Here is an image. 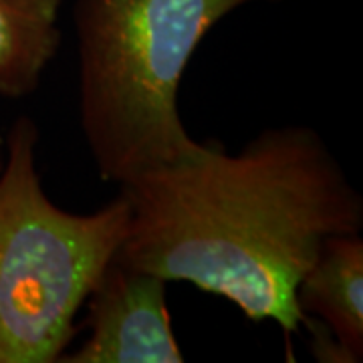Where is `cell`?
<instances>
[{
    "instance_id": "8992f818",
    "label": "cell",
    "mask_w": 363,
    "mask_h": 363,
    "mask_svg": "<svg viewBox=\"0 0 363 363\" xmlns=\"http://www.w3.org/2000/svg\"><path fill=\"white\" fill-rule=\"evenodd\" d=\"M63 0H0V97L35 95L61 49Z\"/></svg>"
},
{
    "instance_id": "7a4b0ae2",
    "label": "cell",
    "mask_w": 363,
    "mask_h": 363,
    "mask_svg": "<svg viewBox=\"0 0 363 363\" xmlns=\"http://www.w3.org/2000/svg\"><path fill=\"white\" fill-rule=\"evenodd\" d=\"M255 2L281 0H75L79 125L101 180L121 188L200 150L182 79L208 33Z\"/></svg>"
},
{
    "instance_id": "3957f363",
    "label": "cell",
    "mask_w": 363,
    "mask_h": 363,
    "mask_svg": "<svg viewBox=\"0 0 363 363\" xmlns=\"http://www.w3.org/2000/svg\"><path fill=\"white\" fill-rule=\"evenodd\" d=\"M39 140L37 121L16 117L0 160V363L61 362L130 226L121 190L87 214L57 206L37 168Z\"/></svg>"
},
{
    "instance_id": "277c9868",
    "label": "cell",
    "mask_w": 363,
    "mask_h": 363,
    "mask_svg": "<svg viewBox=\"0 0 363 363\" xmlns=\"http://www.w3.org/2000/svg\"><path fill=\"white\" fill-rule=\"evenodd\" d=\"M77 351L59 363H182L168 309V281L113 259L85 301Z\"/></svg>"
},
{
    "instance_id": "5b68a950",
    "label": "cell",
    "mask_w": 363,
    "mask_h": 363,
    "mask_svg": "<svg viewBox=\"0 0 363 363\" xmlns=\"http://www.w3.org/2000/svg\"><path fill=\"white\" fill-rule=\"evenodd\" d=\"M297 305L333 333L351 363L363 359V238L329 236L301 277Z\"/></svg>"
},
{
    "instance_id": "6da1fadb",
    "label": "cell",
    "mask_w": 363,
    "mask_h": 363,
    "mask_svg": "<svg viewBox=\"0 0 363 363\" xmlns=\"http://www.w3.org/2000/svg\"><path fill=\"white\" fill-rule=\"evenodd\" d=\"M119 190L131 214L117 259L226 298L286 337L303 325L298 281L325 240L363 230V196L309 125L267 128L234 154L206 140Z\"/></svg>"
}]
</instances>
